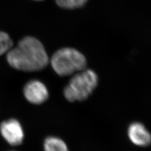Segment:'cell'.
Here are the masks:
<instances>
[{"instance_id": "cell-7", "label": "cell", "mask_w": 151, "mask_h": 151, "mask_svg": "<svg viewBox=\"0 0 151 151\" xmlns=\"http://www.w3.org/2000/svg\"><path fill=\"white\" fill-rule=\"evenodd\" d=\"M44 151H69L64 140L59 137L49 136L44 141Z\"/></svg>"}, {"instance_id": "cell-8", "label": "cell", "mask_w": 151, "mask_h": 151, "mask_svg": "<svg viewBox=\"0 0 151 151\" xmlns=\"http://www.w3.org/2000/svg\"><path fill=\"white\" fill-rule=\"evenodd\" d=\"M13 47V41L7 32L0 30V55L6 54Z\"/></svg>"}, {"instance_id": "cell-5", "label": "cell", "mask_w": 151, "mask_h": 151, "mask_svg": "<svg viewBox=\"0 0 151 151\" xmlns=\"http://www.w3.org/2000/svg\"><path fill=\"white\" fill-rule=\"evenodd\" d=\"M23 94L29 103L40 105L48 99V89L43 82L39 80L28 81L23 88Z\"/></svg>"}, {"instance_id": "cell-1", "label": "cell", "mask_w": 151, "mask_h": 151, "mask_svg": "<svg viewBox=\"0 0 151 151\" xmlns=\"http://www.w3.org/2000/svg\"><path fill=\"white\" fill-rule=\"evenodd\" d=\"M6 60L13 68L26 72L43 70L49 63L43 44L30 36L22 38L16 47H12L6 53Z\"/></svg>"}, {"instance_id": "cell-3", "label": "cell", "mask_w": 151, "mask_h": 151, "mask_svg": "<svg viewBox=\"0 0 151 151\" xmlns=\"http://www.w3.org/2000/svg\"><path fill=\"white\" fill-rule=\"evenodd\" d=\"M49 62L55 73L61 77L72 75L85 70L87 63L84 54L71 47L57 50Z\"/></svg>"}, {"instance_id": "cell-11", "label": "cell", "mask_w": 151, "mask_h": 151, "mask_svg": "<svg viewBox=\"0 0 151 151\" xmlns=\"http://www.w3.org/2000/svg\"></svg>"}, {"instance_id": "cell-4", "label": "cell", "mask_w": 151, "mask_h": 151, "mask_svg": "<svg viewBox=\"0 0 151 151\" xmlns=\"http://www.w3.org/2000/svg\"><path fill=\"white\" fill-rule=\"evenodd\" d=\"M0 133L11 146H19L24 140L25 133L22 124L14 118L6 120L1 123Z\"/></svg>"}, {"instance_id": "cell-9", "label": "cell", "mask_w": 151, "mask_h": 151, "mask_svg": "<svg viewBox=\"0 0 151 151\" xmlns=\"http://www.w3.org/2000/svg\"><path fill=\"white\" fill-rule=\"evenodd\" d=\"M88 0H55L57 5L65 9H75L85 5Z\"/></svg>"}, {"instance_id": "cell-2", "label": "cell", "mask_w": 151, "mask_h": 151, "mask_svg": "<svg viewBox=\"0 0 151 151\" xmlns=\"http://www.w3.org/2000/svg\"><path fill=\"white\" fill-rule=\"evenodd\" d=\"M98 83L96 72L85 68L72 77L63 89V95L69 102L85 101L91 95Z\"/></svg>"}, {"instance_id": "cell-10", "label": "cell", "mask_w": 151, "mask_h": 151, "mask_svg": "<svg viewBox=\"0 0 151 151\" xmlns=\"http://www.w3.org/2000/svg\"><path fill=\"white\" fill-rule=\"evenodd\" d=\"M34 1H43V0H34Z\"/></svg>"}, {"instance_id": "cell-6", "label": "cell", "mask_w": 151, "mask_h": 151, "mask_svg": "<svg viewBox=\"0 0 151 151\" xmlns=\"http://www.w3.org/2000/svg\"><path fill=\"white\" fill-rule=\"evenodd\" d=\"M130 141L136 146L147 147L151 144V134L146 127L140 122H133L128 129Z\"/></svg>"}]
</instances>
